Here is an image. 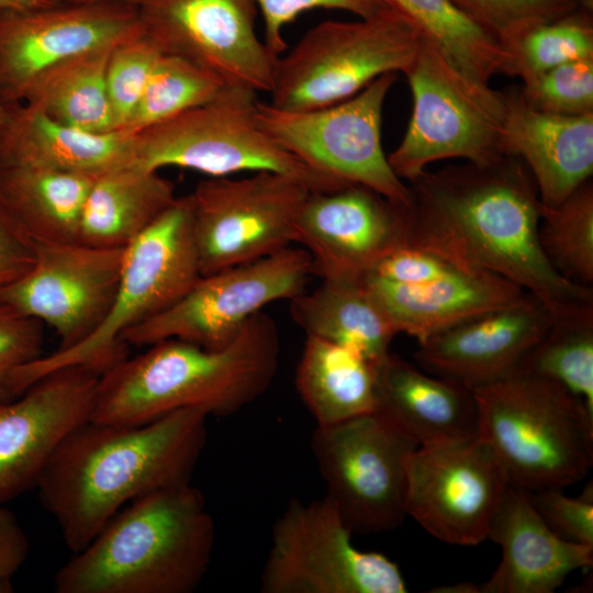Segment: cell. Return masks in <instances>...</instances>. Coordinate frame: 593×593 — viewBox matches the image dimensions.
Wrapping results in <instances>:
<instances>
[{"instance_id":"1","label":"cell","mask_w":593,"mask_h":593,"mask_svg":"<svg viewBox=\"0 0 593 593\" xmlns=\"http://www.w3.org/2000/svg\"><path fill=\"white\" fill-rule=\"evenodd\" d=\"M407 186L406 245L513 282L541 302L555 322L593 320V288L563 278L541 249V203L518 158L426 169Z\"/></svg>"},{"instance_id":"2","label":"cell","mask_w":593,"mask_h":593,"mask_svg":"<svg viewBox=\"0 0 593 593\" xmlns=\"http://www.w3.org/2000/svg\"><path fill=\"white\" fill-rule=\"evenodd\" d=\"M208 417L188 407L144 424L87 421L75 428L35 486L67 548L83 549L133 500L190 483L206 443Z\"/></svg>"},{"instance_id":"3","label":"cell","mask_w":593,"mask_h":593,"mask_svg":"<svg viewBox=\"0 0 593 593\" xmlns=\"http://www.w3.org/2000/svg\"><path fill=\"white\" fill-rule=\"evenodd\" d=\"M279 357L278 328L264 312L220 349L157 342L100 374L89 421L137 425L188 407L209 416L235 414L267 391Z\"/></svg>"},{"instance_id":"4","label":"cell","mask_w":593,"mask_h":593,"mask_svg":"<svg viewBox=\"0 0 593 593\" xmlns=\"http://www.w3.org/2000/svg\"><path fill=\"white\" fill-rule=\"evenodd\" d=\"M215 526L191 483L121 508L56 572L57 593H191L205 577Z\"/></svg>"},{"instance_id":"5","label":"cell","mask_w":593,"mask_h":593,"mask_svg":"<svg viewBox=\"0 0 593 593\" xmlns=\"http://www.w3.org/2000/svg\"><path fill=\"white\" fill-rule=\"evenodd\" d=\"M478 437L512 484L572 485L593 466V413L560 384L516 368L474 389Z\"/></svg>"},{"instance_id":"6","label":"cell","mask_w":593,"mask_h":593,"mask_svg":"<svg viewBox=\"0 0 593 593\" xmlns=\"http://www.w3.org/2000/svg\"><path fill=\"white\" fill-rule=\"evenodd\" d=\"M201 277L192 230L190 193L124 249L119 287L103 322L86 339L19 369L11 383L20 395L56 369L82 365L101 373L127 356L122 336L176 303Z\"/></svg>"},{"instance_id":"7","label":"cell","mask_w":593,"mask_h":593,"mask_svg":"<svg viewBox=\"0 0 593 593\" xmlns=\"http://www.w3.org/2000/svg\"><path fill=\"white\" fill-rule=\"evenodd\" d=\"M422 36L385 8L355 21H324L309 30L275 66L269 103L280 110L329 107L385 74H405Z\"/></svg>"},{"instance_id":"8","label":"cell","mask_w":593,"mask_h":593,"mask_svg":"<svg viewBox=\"0 0 593 593\" xmlns=\"http://www.w3.org/2000/svg\"><path fill=\"white\" fill-rule=\"evenodd\" d=\"M257 93L228 87L217 99L134 133L133 165L195 170L209 177L275 171L293 177L311 191L338 188L282 148L258 124Z\"/></svg>"},{"instance_id":"9","label":"cell","mask_w":593,"mask_h":593,"mask_svg":"<svg viewBox=\"0 0 593 593\" xmlns=\"http://www.w3.org/2000/svg\"><path fill=\"white\" fill-rule=\"evenodd\" d=\"M404 75L412 113L401 142L388 155L400 179L410 182L437 160L488 164L504 155V92L465 78L423 37Z\"/></svg>"},{"instance_id":"10","label":"cell","mask_w":593,"mask_h":593,"mask_svg":"<svg viewBox=\"0 0 593 593\" xmlns=\"http://www.w3.org/2000/svg\"><path fill=\"white\" fill-rule=\"evenodd\" d=\"M396 75H382L321 109L286 111L258 101L256 119L282 148L338 188L363 186L409 205V186L392 170L381 141L383 105Z\"/></svg>"},{"instance_id":"11","label":"cell","mask_w":593,"mask_h":593,"mask_svg":"<svg viewBox=\"0 0 593 593\" xmlns=\"http://www.w3.org/2000/svg\"><path fill=\"white\" fill-rule=\"evenodd\" d=\"M326 495L290 500L272 526L262 593H405L404 578L380 552L362 551Z\"/></svg>"},{"instance_id":"12","label":"cell","mask_w":593,"mask_h":593,"mask_svg":"<svg viewBox=\"0 0 593 593\" xmlns=\"http://www.w3.org/2000/svg\"><path fill=\"white\" fill-rule=\"evenodd\" d=\"M310 192L302 181L266 170L201 180L190 193L201 276L289 247Z\"/></svg>"},{"instance_id":"13","label":"cell","mask_w":593,"mask_h":593,"mask_svg":"<svg viewBox=\"0 0 593 593\" xmlns=\"http://www.w3.org/2000/svg\"><path fill=\"white\" fill-rule=\"evenodd\" d=\"M310 255L287 247L261 259L201 276L176 303L122 336L126 345L149 346L176 338L206 349L228 345L266 305L305 290Z\"/></svg>"},{"instance_id":"14","label":"cell","mask_w":593,"mask_h":593,"mask_svg":"<svg viewBox=\"0 0 593 593\" xmlns=\"http://www.w3.org/2000/svg\"><path fill=\"white\" fill-rule=\"evenodd\" d=\"M417 445L376 411L316 426L311 449L326 496L353 533H383L406 517V462Z\"/></svg>"},{"instance_id":"15","label":"cell","mask_w":593,"mask_h":593,"mask_svg":"<svg viewBox=\"0 0 593 593\" xmlns=\"http://www.w3.org/2000/svg\"><path fill=\"white\" fill-rule=\"evenodd\" d=\"M511 484L501 462L478 436L417 447L406 462V516L440 541L477 546L488 539Z\"/></svg>"},{"instance_id":"16","label":"cell","mask_w":593,"mask_h":593,"mask_svg":"<svg viewBox=\"0 0 593 593\" xmlns=\"http://www.w3.org/2000/svg\"><path fill=\"white\" fill-rule=\"evenodd\" d=\"M137 10L161 53L190 59L228 86L270 92L279 56L257 34L253 0H143Z\"/></svg>"},{"instance_id":"17","label":"cell","mask_w":593,"mask_h":593,"mask_svg":"<svg viewBox=\"0 0 593 593\" xmlns=\"http://www.w3.org/2000/svg\"><path fill=\"white\" fill-rule=\"evenodd\" d=\"M136 7L63 3L0 10V92L8 105L22 103L47 70L79 55L114 47L139 33Z\"/></svg>"},{"instance_id":"18","label":"cell","mask_w":593,"mask_h":593,"mask_svg":"<svg viewBox=\"0 0 593 593\" xmlns=\"http://www.w3.org/2000/svg\"><path fill=\"white\" fill-rule=\"evenodd\" d=\"M33 267L0 290V302L54 329L56 350L76 346L105 318L121 277L125 248L79 242L35 243Z\"/></svg>"},{"instance_id":"19","label":"cell","mask_w":593,"mask_h":593,"mask_svg":"<svg viewBox=\"0 0 593 593\" xmlns=\"http://www.w3.org/2000/svg\"><path fill=\"white\" fill-rule=\"evenodd\" d=\"M407 205L363 186L311 191L295 224L294 243L322 280H361L388 254L406 245Z\"/></svg>"},{"instance_id":"20","label":"cell","mask_w":593,"mask_h":593,"mask_svg":"<svg viewBox=\"0 0 593 593\" xmlns=\"http://www.w3.org/2000/svg\"><path fill=\"white\" fill-rule=\"evenodd\" d=\"M101 372L72 365L0 400V505L35 489L60 443L90 419Z\"/></svg>"},{"instance_id":"21","label":"cell","mask_w":593,"mask_h":593,"mask_svg":"<svg viewBox=\"0 0 593 593\" xmlns=\"http://www.w3.org/2000/svg\"><path fill=\"white\" fill-rule=\"evenodd\" d=\"M553 322L527 293L428 336L417 343L414 358L424 371L472 390L515 370Z\"/></svg>"},{"instance_id":"22","label":"cell","mask_w":593,"mask_h":593,"mask_svg":"<svg viewBox=\"0 0 593 593\" xmlns=\"http://www.w3.org/2000/svg\"><path fill=\"white\" fill-rule=\"evenodd\" d=\"M488 539L502 559L477 593H552L575 570L593 564V546L555 533L534 507L527 490L511 484Z\"/></svg>"},{"instance_id":"23","label":"cell","mask_w":593,"mask_h":593,"mask_svg":"<svg viewBox=\"0 0 593 593\" xmlns=\"http://www.w3.org/2000/svg\"><path fill=\"white\" fill-rule=\"evenodd\" d=\"M504 97L502 152L526 166L541 205L556 206L593 175V114L537 111L526 104L518 89Z\"/></svg>"},{"instance_id":"24","label":"cell","mask_w":593,"mask_h":593,"mask_svg":"<svg viewBox=\"0 0 593 593\" xmlns=\"http://www.w3.org/2000/svg\"><path fill=\"white\" fill-rule=\"evenodd\" d=\"M376 412L417 447L478 436L473 391L388 354L377 362Z\"/></svg>"},{"instance_id":"25","label":"cell","mask_w":593,"mask_h":593,"mask_svg":"<svg viewBox=\"0 0 593 593\" xmlns=\"http://www.w3.org/2000/svg\"><path fill=\"white\" fill-rule=\"evenodd\" d=\"M362 281L395 332L414 337L417 343L527 294L497 275L463 268L421 284L395 283L372 276Z\"/></svg>"},{"instance_id":"26","label":"cell","mask_w":593,"mask_h":593,"mask_svg":"<svg viewBox=\"0 0 593 593\" xmlns=\"http://www.w3.org/2000/svg\"><path fill=\"white\" fill-rule=\"evenodd\" d=\"M0 161L98 176L133 165L134 134L81 130L19 103L0 131Z\"/></svg>"},{"instance_id":"27","label":"cell","mask_w":593,"mask_h":593,"mask_svg":"<svg viewBox=\"0 0 593 593\" xmlns=\"http://www.w3.org/2000/svg\"><path fill=\"white\" fill-rule=\"evenodd\" d=\"M174 183L159 171L134 165L100 174L86 198L78 242L125 248L176 201Z\"/></svg>"},{"instance_id":"28","label":"cell","mask_w":593,"mask_h":593,"mask_svg":"<svg viewBox=\"0 0 593 593\" xmlns=\"http://www.w3.org/2000/svg\"><path fill=\"white\" fill-rule=\"evenodd\" d=\"M96 178L0 161V202L34 243L78 242L82 208Z\"/></svg>"},{"instance_id":"29","label":"cell","mask_w":593,"mask_h":593,"mask_svg":"<svg viewBox=\"0 0 593 593\" xmlns=\"http://www.w3.org/2000/svg\"><path fill=\"white\" fill-rule=\"evenodd\" d=\"M290 313L307 336L347 347L372 362L389 354L398 335L361 280H322L290 300Z\"/></svg>"},{"instance_id":"30","label":"cell","mask_w":593,"mask_h":593,"mask_svg":"<svg viewBox=\"0 0 593 593\" xmlns=\"http://www.w3.org/2000/svg\"><path fill=\"white\" fill-rule=\"evenodd\" d=\"M295 388L316 426L337 424L376 411L377 362L306 335Z\"/></svg>"},{"instance_id":"31","label":"cell","mask_w":593,"mask_h":593,"mask_svg":"<svg viewBox=\"0 0 593 593\" xmlns=\"http://www.w3.org/2000/svg\"><path fill=\"white\" fill-rule=\"evenodd\" d=\"M405 18L468 80L490 86L511 76L513 56L459 11L450 0H381Z\"/></svg>"},{"instance_id":"32","label":"cell","mask_w":593,"mask_h":593,"mask_svg":"<svg viewBox=\"0 0 593 593\" xmlns=\"http://www.w3.org/2000/svg\"><path fill=\"white\" fill-rule=\"evenodd\" d=\"M112 48L92 51L51 68L34 82L22 103L81 130L118 131L107 87Z\"/></svg>"},{"instance_id":"33","label":"cell","mask_w":593,"mask_h":593,"mask_svg":"<svg viewBox=\"0 0 593 593\" xmlns=\"http://www.w3.org/2000/svg\"><path fill=\"white\" fill-rule=\"evenodd\" d=\"M228 87L220 77L184 57L161 53L137 108L123 130L137 133L217 99Z\"/></svg>"},{"instance_id":"34","label":"cell","mask_w":593,"mask_h":593,"mask_svg":"<svg viewBox=\"0 0 593 593\" xmlns=\"http://www.w3.org/2000/svg\"><path fill=\"white\" fill-rule=\"evenodd\" d=\"M541 249L556 271L567 280L593 288V183H582L552 208L541 205Z\"/></svg>"},{"instance_id":"35","label":"cell","mask_w":593,"mask_h":593,"mask_svg":"<svg viewBox=\"0 0 593 593\" xmlns=\"http://www.w3.org/2000/svg\"><path fill=\"white\" fill-rule=\"evenodd\" d=\"M517 368L560 384L593 413V320L553 322Z\"/></svg>"},{"instance_id":"36","label":"cell","mask_w":593,"mask_h":593,"mask_svg":"<svg viewBox=\"0 0 593 593\" xmlns=\"http://www.w3.org/2000/svg\"><path fill=\"white\" fill-rule=\"evenodd\" d=\"M593 58L592 10L574 11L530 31L513 55L511 76L527 81L557 66Z\"/></svg>"},{"instance_id":"37","label":"cell","mask_w":593,"mask_h":593,"mask_svg":"<svg viewBox=\"0 0 593 593\" xmlns=\"http://www.w3.org/2000/svg\"><path fill=\"white\" fill-rule=\"evenodd\" d=\"M512 56L534 29L581 7L578 0H450Z\"/></svg>"},{"instance_id":"38","label":"cell","mask_w":593,"mask_h":593,"mask_svg":"<svg viewBox=\"0 0 593 593\" xmlns=\"http://www.w3.org/2000/svg\"><path fill=\"white\" fill-rule=\"evenodd\" d=\"M160 54L143 29L111 49L107 87L118 131H123L133 116Z\"/></svg>"},{"instance_id":"39","label":"cell","mask_w":593,"mask_h":593,"mask_svg":"<svg viewBox=\"0 0 593 593\" xmlns=\"http://www.w3.org/2000/svg\"><path fill=\"white\" fill-rule=\"evenodd\" d=\"M518 91L530 108L549 114H593V58L557 66L527 81Z\"/></svg>"},{"instance_id":"40","label":"cell","mask_w":593,"mask_h":593,"mask_svg":"<svg viewBox=\"0 0 593 593\" xmlns=\"http://www.w3.org/2000/svg\"><path fill=\"white\" fill-rule=\"evenodd\" d=\"M43 324L0 302V400L14 399L15 372L43 356Z\"/></svg>"},{"instance_id":"41","label":"cell","mask_w":593,"mask_h":593,"mask_svg":"<svg viewBox=\"0 0 593 593\" xmlns=\"http://www.w3.org/2000/svg\"><path fill=\"white\" fill-rule=\"evenodd\" d=\"M530 501L545 523L562 538L593 546V488L571 497L559 488L528 491Z\"/></svg>"},{"instance_id":"42","label":"cell","mask_w":593,"mask_h":593,"mask_svg":"<svg viewBox=\"0 0 593 593\" xmlns=\"http://www.w3.org/2000/svg\"><path fill=\"white\" fill-rule=\"evenodd\" d=\"M264 20V42L276 56H281L287 44L283 29L300 14L312 9L342 10L357 18L371 16L387 7L381 0H253Z\"/></svg>"},{"instance_id":"43","label":"cell","mask_w":593,"mask_h":593,"mask_svg":"<svg viewBox=\"0 0 593 593\" xmlns=\"http://www.w3.org/2000/svg\"><path fill=\"white\" fill-rule=\"evenodd\" d=\"M456 268L427 249L403 245L382 258L367 276L402 284H421L436 280Z\"/></svg>"},{"instance_id":"44","label":"cell","mask_w":593,"mask_h":593,"mask_svg":"<svg viewBox=\"0 0 593 593\" xmlns=\"http://www.w3.org/2000/svg\"><path fill=\"white\" fill-rule=\"evenodd\" d=\"M35 259V243L0 202V290L23 277Z\"/></svg>"},{"instance_id":"45","label":"cell","mask_w":593,"mask_h":593,"mask_svg":"<svg viewBox=\"0 0 593 593\" xmlns=\"http://www.w3.org/2000/svg\"><path fill=\"white\" fill-rule=\"evenodd\" d=\"M29 551L27 536L15 515L5 505H0V586L10 583L24 564Z\"/></svg>"},{"instance_id":"46","label":"cell","mask_w":593,"mask_h":593,"mask_svg":"<svg viewBox=\"0 0 593 593\" xmlns=\"http://www.w3.org/2000/svg\"><path fill=\"white\" fill-rule=\"evenodd\" d=\"M54 3L55 0H0V10L37 8Z\"/></svg>"},{"instance_id":"47","label":"cell","mask_w":593,"mask_h":593,"mask_svg":"<svg viewBox=\"0 0 593 593\" xmlns=\"http://www.w3.org/2000/svg\"><path fill=\"white\" fill-rule=\"evenodd\" d=\"M63 3H101V2H118L125 3L133 7H138L143 0H55Z\"/></svg>"},{"instance_id":"48","label":"cell","mask_w":593,"mask_h":593,"mask_svg":"<svg viewBox=\"0 0 593 593\" xmlns=\"http://www.w3.org/2000/svg\"><path fill=\"white\" fill-rule=\"evenodd\" d=\"M11 113V107L5 103L0 92V131L5 126Z\"/></svg>"},{"instance_id":"49","label":"cell","mask_w":593,"mask_h":593,"mask_svg":"<svg viewBox=\"0 0 593 593\" xmlns=\"http://www.w3.org/2000/svg\"><path fill=\"white\" fill-rule=\"evenodd\" d=\"M578 1L582 7L592 10L593 0H578Z\"/></svg>"}]
</instances>
